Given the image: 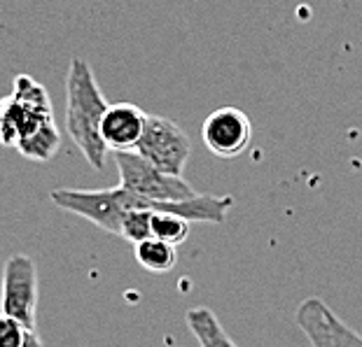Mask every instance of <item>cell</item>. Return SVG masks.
Here are the masks:
<instances>
[{
	"mask_svg": "<svg viewBox=\"0 0 362 347\" xmlns=\"http://www.w3.org/2000/svg\"><path fill=\"white\" fill-rule=\"evenodd\" d=\"M0 145L37 164L54 159L61 150L47 89L26 73L12 80L10 96L0 98Z\"/></svg>",
	"mask_w": 362,
	"mask_h": 347,
	"instance_id": "obj_1",
	"label": "cell"
},
{
	"mask_svg": "<svg viewBox=\"0 0 362 347\" xmlns=\"http://www.w3.org/2000/svg\"><path fill=\"white\" fill-rule=\"evenodd\" d=\"M37 329H26L10 315L0 312V347H26L28 336Z\"/></svg>",
	"mask_w": 362,
	"mask_h": 347,
	"instance_id": "obj_14",
	"label": "cell"
},
{
	"mask_svg": "<svg viewBox=\"0 0 362 347\" xmlns=\"http://www.w3.org/2000/svg\"><path fill=\"white\" fill-rule=\"evenodd\" d=\"M189 236V221L182 219L180 214L155 210L152 212V238H159L173 248H178Z\"/></svg>",
	"mask_w": 362,
	"mask_h": 347,
	"instance_id": "obj_12",
	"label": "cell"
},
{
	"mask_svg": "<svg viewBox=\"0 0 362 347\" xmlns=\"http://www.w3.org/2000/svg\"><path fill=\"white\" fill-rule=\"evenodd\" d=\"M152 212L155 210H134L127 214V219L122 221L119 238H124L127 243H143L152 238Z\"/></svg>",
	"mask_w": 362,
	"mask_h": 347,
	"instance_id": "obj_13",
	"label": "cell"
},
{
	"mask_svg": "<svg viewBox=\"0 0 362 347\" xmlns=\"http://www.w3.org/2000/svg\"><path fill=\"white\" fill-rule=\"evenodd\" d=\"M297 327L311 347H362V336L351 329L318 296L304 298L297 308Z\"/></svg>",
	"mask_w": 362,
	"mask_h": 347,
	"instance_id": "obj_7",
	"label": "cell"
},
{
	"mask_svg": "<svg viewBox=\"0 0 362 347\" xmlns=\"http://www.w3.org/2000/svg\"><path fill=\"white\" fill-rule=\"evenodd\" d=\"M52 203L59 210H66L71 214L91 221L94 226L103 229L105 233L119 236L122 221L127 214L134 210H161L164 203H155V200H143L134 194H129L117 184L110 189H54L49 191Z\"/></svg>",
	"mask_w": 362,
	"mask_h": 347,
	"instance_id": "obj_3",
	"label": "cell"
},
{
	"mask_svg": "<svg viewBox=\"0 0 362 347\" xmlns=\"http://www.w3.org/2000/svg\"><path fill=\"white\" fill-rule=\"evenodd\" d=\"M202 140L206 150L218 159H236L250 147L252 124L250 117L238 107H218L202 126Z\"/></svg>",
	"mask_w": 362,
	"mask_h": 347,
	"instance_id": "obj_8",
	"label": "cell"
},
{
	"mask_svg": "<svg viewBox=\"0 0 362 347\" xmlns=\"http://www.w3.org/2000/svg\"><path fill=\"white\" fill-rule=\"evenodd\" d=\"M145 119H148V112L141 110L136 103H112L101 124L105 147L112 154L134 152L143 135Z\"/></svg>",
	"mask_w": 362,
	"mask_h": 347,
	"instance_id": "obj_9",
	"label": "cell"
},
{
	"mask_svg": "<svg viewBox=\"0 0 362 347\" xmlns=\"http://www.w3.org/2000/svg\"><path fill=\"white\" fill-rule=\"evenodd\" d=\"M110 103L105 100L89 61L73 56L66 75V130L82 152L87 164L101 173L107 161V150L101 135V124Z\"/></svg>",
	"mask_w": 362,
	"mask_h": 347,
	"instance_id": "obj_2",
	"label": "cell"
},
{
	"mask_svg": "<svg viewBox=\"0 0 362 347\" xmlns=\"http://www.w3.org/2000/svg\"><path fill=\"white\" fill-rule=\"evenodd\" d=\"M0 312L10 315L26 329L37 319V268L28 254H12L3 266Z\"/></svg>",
	"mask_w": 362,
	"mask_h": 347,
	"instance_id": "obj_6",
	"label": "cell"
},
{
	"mask_svg": "<svg viewBox=\"0 0 362 347\" xmlns=\"http://www.w3.org/2000/svg\"><path fill=\"white\" fill-rule=\"evenodd\" d=\"M26 347H42V341H40V336H37V331H33V334L28 336Z\"/></svg>",
	"mask_w": 362,
	"mask_h": 347,
	"instance_id": "obj_15",
	"label": "cell"
},
{
	"mask_svg": "<svg viewBox=\"0 0 362 347\" xmlns=\"http://www.w3.org/2000/svg\"><path fill=\"white\" fill-rule=\"evenodd\" d=\"M112 157L119 173V187L129 194L155 203H178L197 196L194 187L185 177L161 173L136 152H117Z\"/></svg>",
	"mask_w": 362,
	"mask_h": 347,
	"instance_id": "obj_4",
	"label": "cell"
},
{
	"mask_svg": "<svg viewBox=\"0 0 362 347\" xmlns=\"http://www.w3.org/2000/svg\"><path fill=\"white\" fill-rule=\"evenodd\" d=\"M185 322L202 347H238L222 329L220 319L215 317L211 308H192L185 315Z\"/></svg>",
	"mask_w": 362,
	"mask_h": 347,
	"instance_id": "obj_10",
	"label": "cell"
},
{
	"mask_svg": "<svg viewBox=\"0 0 362 347\" xmlns=\"http://www.w3.org/2000/svg\"><path fill=\"white\" fill-rule=\"evenodd\" d=\"M136 261L150 273H168L178 264V250L159 238H148V241L134 245Z\"/></svg>",
	"mask_w": 362,
	"mask_h": 347,
	"instance_id": "obj_11",
	"label": "cell"
},
{
	"mask_svg": "<svg viewBox=\"0 0 362 347\" xmlns=\"http://www.w3.org/2000/svg\"><path fill=\"white\" fill-rule=\"evenodd\" d=\"M134 152L159 168L161 173L182 177L192 154V142L173 119L161 117V114H148L143 135Z\"/></svg>",
	"mask_w": 362,
	"mask_h": 347,
	"instance_id": "obj_5",
	"label": "cell"
}]
</instances>
